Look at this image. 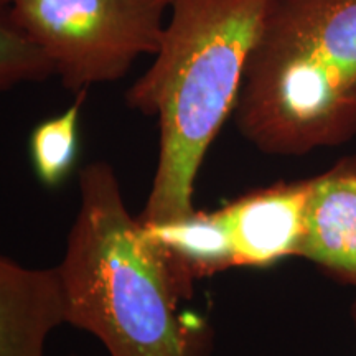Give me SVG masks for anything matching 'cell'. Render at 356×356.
I'll return each mask as SVG.
<instances>
[{
  "label": "cell",
  "mask_w": 356,
  "mask_h": 356,
  "mask_svg": "<svg viewBox=\"0 0 356 356\" xmlns=\"http://www.w3.org/2000/svg\"><path fill=\"white\" fill-rule=\"evenodd\" d=\"M273 0H170L152 65L124 96L157 118L159 159L142 222L195 211V180L208 149L234 114L249 55Z\"/></svg>",
  "instance_id": "6da1fadb"
},
{
  "label": "cell",
  "mask_w": 356,
  "mask_h": 356,
  "mask_svg": "<svg viewBox=\"0 0 356 356\" xmlns=\"http://www.w3.org/2000/svg\"><path fill=\"white\" fill-rule=\"evenodd\" d=\"M233 119L267 155L356 137V0H273Z\"/></svg>",
  "instance_id": "7a4b0ae2"
},
{
  "label": "cell",
  "mask_w": 356,
  "mask_h": 356,
  "mask_svg": "<svg viewBox=\"0 0 356 356\" xmlns=\"http://www.w3.org/2000/svg\"><path fill=\"white\" fill-rule=\"evenodd\" d=\"M79 198L58 264L68 323L95 335L109 356H188L177 315L184 293L129 211L114 167L88 163Z\"/></svg>",
  "instance_id": "3957f363"
},
{
  "label": "cell",
  "mask_w": 356,
  "mask_h": 356,
  "mask_svg": "<svg viewBox=\"0 0 356 356\" xmlns=\"http://www.w3.org/2000/svg\"><path fill=\"white\" fill-rule=\"evenodd\" d=\"M3 8L42 42L61 84L76 95L157 55L170 0H13Z\"/></svg>",
  "instance_id": "277c9868"
},
{
  "label": "cell",
  "mask_w": 356,
  "mask_h": 356,
  "mask_svg": "<svg viewBox=\"0 0 356 356\" xmlns=\"http://www.w3.org/2000/svg\"><path fill=\"white\" fill-rule=\"evenodd\" d=\"M312 181H279L222 207L238 267H269L287 257H300Z\"/></svg>",
  "instance_id": "5b68a950"
},
{
  "label": "cell",
  "mask_w": 356,
  "mask_h": 356,
  "mask_svg": "<svg viewBox=\"0 0 356 356\" xmlns=\"http://www.w3.org/2000/svg\"><path fill=\"white\" fill-rule=\"evenodd\" d=\"M60 269H32L0 259V356H43L53 328L68 323Z\"/></svg>",
  "instance_id": "8992f818"
},
{
  "label": "cell",
  "mask_w": 356,
  "mask_h": 356,
  "mask_svg": "<svg viewBox=\"0 0 356 356\" xmlns=\"http://www.w3.org/2000/svg\"><path fill=\"white\" fill-rule=\"evenodd\" d=\"M300 257L356 286V154L312 178Z\"/></svg>",
  "instance_id": "52a82bcc"
},
{
  "label": "cell",
  "mask_w": 356,
  "mask_h": 356,
  "mask_svg": "<svg viewBox=\"0 0 356 356\" xmlns=\"http://www.w3.org/2000/svg\"><path fill=\"white\" fill-rule=\"evenodd\" d=\"M142 226L184 297L193 293L195 280L238 267L233 238L222 208L216 211L195 210L185 218L142 222Z\"/></svg>",
  "instance_id": "ba28073f"
},
{
  "label": "cell",
  "mask_w": 356,
  "mask_h": 356,
  "mask_svg": "<svg viewBox=\"0 0 356 356\" xmlns=\"http://www.w3.org/2000/svg\"><path fill=\"white\" fill-rule=\"evenodd\" d=\"M88 91H79L71 106L33 129L30 137L33 168L47 186H56L68 177L78 155L79 114Z\"/></svg>",
  "instance_id": "9c48e42d"
},
{
  "label": "cell",
  "mask_w": 356,
  "mask_h": 356,
  "mask_svg": "<svg viewBox=\"0 0 356 356\" xmlns=\"http://www.w3.org/2000/svg\"><path fill=\"white\" fill-rule=\"evenodd\" d=\"M56 76L50 53L37 37L19 24L6 8L0 15V89L22 83H42Z\"/></svg>",
  "instance_id": "30bf717a"
},
{
  "label": "cell",
  "mask_w": 356,
  "mask_h": 356,
  "mask_svg": "<svg viewBox=\"0 0 356 356\" xmlns=\"http://www.w3.org/2000/svg\"><path fill=\"white\" fill-rule=\"evenodd\" d=\"M350 314H351V320H353L355 327H356V300L351 304V309H350Z\"/></svg>",
  "instance_id": "8fae6325"
},
{
  "label": "cell",
  "mask_w": 356,
  "mask_h": 356,
  "mask_svg": "<svg viewBox=\"0 0 356 356\" xmlns=\"http://www.w3.org/2000/svg\"><path fill=\"white\" fill-rule=\"evenodd\" d=\"M10 2H13V0H0V3H2V7H3V6H8V3H10Z\"/></svg>",
  "instance_id": "7c38bea8"
},
{
  "label": "cell",
  "mask_w": 356,
  "mask_h": 356,
  "mask_svg": "<svg viewBox=\"0 0 356 356\" xmlns=\"http://www.w3.org/2000/svg\"><path fill=\"white\" fill-rule=\"evenodd\" d=\"M71 356H78V355H71Z\"/></svg>",
  "instance_id": "4fadbf2b"
}]
</instances>
